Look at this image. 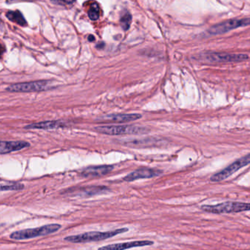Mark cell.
<instances>
[{"label":"cell","mask_w":250,"mask_h":250,"mask_svg":"<svg viewBox=\"0 0 250 250\" xmlns=\"http://www.w3.org/2000/svg\"><path fill=\"white\" fill-rule=\"evenodd\" d=\"M52 81H36L26 83H15L6 89L10 92H33L48 90L53 88Z\"/></svg>","instance_id":"obj_5"},{"label":"cell","mask_w":250,"mask_h":250,"mask_svg":"<svg viewBox=\"0 0 250 250\" xmlns=\"http://www.w3.org/2000/svg\"><path fill=\"white\" fill-rule=\"evenodd\" d=\"M4 52H5V48H4V45L0 43V57H1Z\"/></svg>","instance_id":"obj_21"},{"label":"cell","mask_w":250,"mask_h":250,"mask_svg":"<svg viewBox=\"0 0 250 250\" xmlns=\"http://www.w3.org/2000/svg\"><path fill=\"white\" fill-rule=\"evenodd\" d=\"M159 174H160V171L158 170L144 167V168L138 169L132 173H129L127 176H125L124 179L126 182H132L138 179H150Z\"/></svg>","instance_id":"obj_11"},{"label":"cell","mask_w":250,"mask_h":250,"mask_svg":"<svg viewBox=\"0 0 250 250\" xmlns=\"http://www.w3.org/2000/svg\"><path fill=\"white\" fill-rule=\"evenodd\" d=\"M6 16L9 20L20 26H25L26 25V19L23 17L22 13L19 10H14V11H8L6 13Z\"/></svg>","instance_id":"obj_16"},{"label":"cell","mask_w":250,"mask_h":250,"mask_svg":"<svg viewBox=\"0 0 250 250\" xmlns=\"http://www.w3.org/2000/svg\"><path fill=\"white\" fill-rule=\"evenodd\" d=\"M89 19L92 21H96L100 17V7L98 3H94L91 4L89 7V11H88Z\"/></svg>","instance_id":"obj_18"},{"label":"cell","mask_w":250,"mask_h":250,"mask_svg":"<svg viewBox=\"0 0 250 250\" xmlns=\"http://www.w3.org/2000/svg\"><path fill=\"white\" fill-rule=\"evenodd\" d=\"M127 231H129V229L123 228V229H116L114 230H109V231L105 232H86V233H82V234L67 236V237L64 238V240L65 242L74 244L100 242V241H104L105 239H110V238L114 237L117 235L126 233Z\"/></svg>","instance_id":"obj_1"},{"label":"cell","mask_w":250,"mask_h":250,"mask_svg":"<svg viewBox=\"0 0 250 250\" xmlns=\"http://www.w3.org/2000/svg\"><path fill=\"white\" fill-rule=\"evenodd\" d=\"M97 132L109 135H133V134L146 133L148 129L135 125H111L100 126L95 128Z\"/></svg>","instance_id":"obj_4"},{"label":"cell","mask_w":250,"mask_h":250,"mask_svg":"<svg viewBox=\"0 0 250 250\" xmlns=\"http://www.w3.org/2000/svg\"><path fill=\"white\" fill-rule=\"evenodd\" d=\"M108 190L109 189L104 186L86 187V188H79L76 190H73L72 194L77 196L90 197L106 193Z\"/></svg>","instance_id":"obj_13"},{"label":"cell","mask_w":250,"mask_h":250,"mask_svg":"<svg viewBox=\"0 0 250 250\" xmlns=\"http://www.w3.org/2000/svg\"><path fill=\"white\" fill-rule=\"evenodd\" d=\"M104 45H105V44H104V42H99V43L97 45V48H100V49H101V48H104Z\"/></svg>","instance_id":"obj_22"},{"label":"cell","mask_w":250,"mask_h":250,"mask_svg":"<svg viewBox=\"0 0 250 250\" xmlns=\"http://www.w3.org/2000/svg\"><path fill=\"white\" fill-rule=\"evenodd\" d=\"M54 4L60 5H67V4H73L76 0H51Z\"/></svg>","instance_id":"obj_20"},{"label":"cell","mask_w":250,"mask_h":250,"mask_svg":"<svg viewBox=\"0 0 250 250\" xmlns=\"http://www.w3.org/2000/svg\"><path fill=\"white\" fill-rule=\"evenodd\" d=\"M30 146L26 141H0V154H9Z\"/></svg>","instance_id":"obj_10"},{"label":"cell","mask_w":250,"mask_h":250,"mask_svg":"<svg viewBox=\"0 0 250 250\" xmlns=\"http://www.w3.org/2000/svg\"><path fill=\"white\" fill-rule=\"evenodd\" d=\"M88 40H89V41H91V42H92V41H95V37L93 36V35H90L89 36V38H88Z\"/></svg>","instance_id":"obj_23"},{"label":"cell","mask_w":250,"mask_h":250,"mask_svg":"<svg viewBox=\"0 0 250 250\" xmlns=\"http://www.w3.org/2000/svg\"><path fill=\"white\" fill-rule=\"evenodd\" d=\"M131 21H132V16L129 13H125L121 19H120V23H121L122 27L124 30H127L130 26Z\"/></svg>","instance_id":"obj_19"},{"label":"cell","mask_w":250,"mask_h":250,"mask_svg":"<svg viewBox=\"0 0 250 250\" xmlns=\"http://www.w3.org/2000/svg\"><path fill=\"white\" fill-rule=\"evenodd\" d=\"M154 242L151 241H134V242H124V243L114 244L100 248L98 250H125L131 248H142V247L151 246Z\"/></svg>","instance_id":"obj_9"},{"label":"cell","mask_w":250,"mask_h":250,"mask_svg":"<svg viewBox=\"0 0 250 250\" xmlns=\"http://www.w3.org/2000/svg\"><path fill=\"white\" fill-rule=\"evenodd\" d=\"M114 169L111 166H95L89 167L82 170V175L85 178L101 177L109 173Z\"/></svg>","instance_id":"obj_12"},{"label":"cell","mask_w":250,"mask_h":250,"mask_svg":"<svg viewBox=\"0 0 250 250\" xmlns=\"http://www.w3.org/2000/svg\"><path fill=\"white\" fill-rule=\"evenodd\" d=\"M203 211L211 214H230L250 211V203L227 201L216 205H204L201 207Z\"/></svg>","instance_id":"obj_2"},{"label":"cell","mask_w":250,"mask_h":250,"mask_svg":"<svg viewBox=\"0 0 250 250\" xmlns=\"http://www.w3.org/2000/svg\"><path fill=\"white\" fill-rule=\"evenodd\" d=\"M65 126L62 121H46L34 123L25 126V129H53Z\"/></svg>","instance_id":"obj_15"},{"label":"cell","mask_w":250,"mask_h":250,"mask_svg":"<svg viewBox=\"0 0 250 250\" xmlns=\"http://www.w3.org/2000/svg\"><path fill=\"white\" fill-rule=\"evenodd\" d=\"M142 116L138 114H111L103 117L102 121L114 122V123H127L139 120Z\"/></svg>","instance_id":"obj_14"},{"label":"cell","mask_w":250,"mask_h":250,"mask_svg":"<svg viewBox=\"0 0 250 250\" xmlns=\"http://www.w3.org/2000/svg\"><path fill=\"white\" fill-rule=\"evenodd\" d=\"M61 228L62 226L59 224L45 225L38 229H25V230L13 232L10 234V238L13 240H26V239L46 236V235L55 233Z\"/></svg>","instance_id":"obj_3"},{"label":"cell","mask_w":250,"mask_h":250,"mask_svg":"<svg viewBox=\"0 0 250 250\" xmlns=\"http://www.w3.org/2000/svg\"><path fill=\"white\" fill-rule=\"evenodd\" d=\"M201 58L210 62H239L248 60L249 57L243 54H228V53H206Z\"/></svg>","instance_id":"obj_8"},{"label":"cell","mask_w":250,"mask_h":250,"mask_svg":"<svg viewBox=\"0 0 250 250\" xmlns=\"http://www.w3.org/2000/svg\"><path fill=\"white\" fill-rule=\"evenodd\" d=\"M250 26V18L241 19H230L222 22L218 24L214 25L209 28L208 32L211 35H220V34L226 33L233 29L239 27Z\"/></svg>","instance_id":"obj_7"},{"label":"cell","mask_w":250,"mask_h":250,"mask_svg":"<svg viewBox=\"0 0 250 250\" xmlns=\"http://www.w3.org/2000/svg\"><path fill=\"white\" fill-rule=\"evenodd\" d=\"M250 164V153L248 155L244 156L241 158L238 159L236 161L233 162L232 164L229 165L226 168L220 170L218 173H215L211 176L210 180L213 182H219L226 180L230 177L233 173L245 166Z\"/></svg>","instance_id":"obj_6"},{"label":"cell","mask_w":250,"mask_h":250,"mask_svg":"<svg viewBox=\"0 0 250 250\" xmlns=\"http://www.w3.org/2000/svg\"><path fill=\"white\" fill-rule=\"evenodd\" d=\"M24 188V185L20 183L9 184H0V191H16L21 190Z\"/></svg>","instance_id":"obj_17"}]
</instances>
